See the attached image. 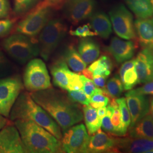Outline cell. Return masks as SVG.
Masks as SVG:
<instances>
[{"label":"cell","instance_id":"cell-18","mask_svg":"<svg viewBox=\"0 0 153 153\" xmlns=\"http://www.w3.org/2000/svg\"><path fill=\"white\" fill-rule=\"evenodd\" d=\"M138 42L142 47H153V16L134 22Z\"/></svg>","mask_w":153,"mask_h":153},{"label":"cell","instance_id":"cell-33","mask_svg":"<svg viewBox=\"0 0 153 153\" xmlns=\"http://www.w3.org/2000/svg\"><path fill=\"white\" fill-rule=\"evenodd\" d=\"M68 76L69 79V84L67 91L73 90H81L83 88V81L82 76L74 71H69L68 73Z\"/></svg>","mask_w":153,"mask_h":153},{"label":"cell","instance_id":"cell-13","mask_svg":"<svg viewBox=\"0 0 153 153\" xmlns=\"http://www.w3.org/2000/svg\"><path fill=\"white\" fill-rule=\"evenodd\" d=\"M95 8L94 0H67L64 10L68 19L76 24L90 18Z\"/></svg>","mask_w":153,"mask_h":153},{"label":"cell","instance_id":"cell-40","mask_svg":"<svg viewBox=\"0 0 153 153\" xmlns=\"http://www.w3.org/2000/svg\"><path fill=\"white\" fill-rule=\"evenodd\" d=\"M10 11V5L8 0H0V19L8 16Z\"/></svg>","mask_w":153,"mask_h":153},{"label":"cell","instance_id":"cell-47","mask_svg":"<svg viewBox=\"0 0 153 153\" xmlns=\"http://www.w3.org/2000/svg\"><path fill=\"white\" fill-rule=\"evenodd\" d=\"M149 114L151 115L153 118V97L152 98L150 102V109H149Z\"/></svg>","mask_w":153,"mask_h":153},{"label":"cell","instance_id":"cell-43","mask_svg":"<svg viewBox=\"0 0 153 153\" xmlns=\"http://www.w3.org/2000/svg\"><path fill=\"white\" fill-rule=\"evenodd\" d=\"M64 0H44L38 6L43 7H56L60 5Z\"/></svg>","mask_w":153,"mask_h":153},{"label":"cell","instance_id":"cell-22","mask_svg":"<svg viewBox=\"0 0 153 153\" xmlns=\"http://www.w3.org/2000/svg\"><path fill=\"white\" fill-rule=\"evenodd\" d=\"M131 137L153 140V118L149 113L132 127L129 128Z\"/></svg>","mask_w":153,"mask_h":153},{"label":"cell","instance_id":"cell-46","mask_svg":"<svg viewBox=\"0 0 153 153\" xmlns=\"http://www.w3.org/2000/svg\"><path fill=\"white\" fill-rule=\"evenodd\" d=\"M97 114L100 120H102V119L104 117V116L106 114V107H102L97 109Z\"/></svg>","mask_w":153,"mask_h":153},{"label":"cell","instance_id":"cell-34","mask_svg":"<svg viewBox=\"0 0 153 153\" xmlns=\"http://www.w3.org/2000/svg\"><path fill=\"white\" fill-rule=\"evenodd\" d=\"M68 92V96L74 102L83 105H88L90 104V98L88 97L82 89L69 91Z\"/></svg>","mask_w":153,"mask_h":153},{"label":"cell","instance_id":"cell-41","mask_svg":"<svg viewBox=\"0 0 153 153\" xmlns=\"http://www.w3.org/2000/svg\"><path fill=\"white\" fill-rule=\"evenodd\" d=\"M135 59H133L131 60H129L126 61L124 62V63L121 65V66L119 69V76L120 78V79L122 78V77L123 76L124 73L126 72V71H127L128 69L131 68L132 67L135 66Z\"/></svg>","mask_w":153,"mask_h":153},{"label":"cell","instance_id":"cell-30","mask_svg":"<svg viewBox=\"0 0 153 153\" xmlns=\"http://www.w3.org/2000/svg\"><path fill=\"white\" fill-rule=\"evenodd\" d=\"M121 80L124 90L129 91L134 88L138 83V76L135 66L126 71Z\"/></svg>","mask_w":153,"mask_h":153},{"label":"cell","instance_id":"cell-9","mask_svg":"<svg viewBox=\"0 0 153 153\" xmlns=\"http://www.w3.org/2000/svg\"><path fill=\"white\" fill-rule=\"evenodd\" d=\"M51 15V8L36 6L35 9L18 23L16 32L33 38L40 33Z\"/></svg>","mask_w":153,"mask_h":153},{"label":"cell","instance_id":"cell-21","mask_svg":"<svg viewBox=\"0 0 153 153\" xmlns=\"http://www.w3.org/2000/svg\"><path fill=\"white\" fill-rule=\"evenodd\" d=\"M78 51L87 65L96 60L98 58L100 52L98 43L94 40L88 38L80 40L78 45Z\"/></svg>","mask_w":153,"mask_h":153},{"label":"cell","instance_id":"cell-8","mask_svg":"<svg viewBox=\"0 0 153 153\" xmlns=\"http://www.w3.org/2000/svg\"><path fill=\"white\" fill-rule=\"evenodd\" d=\"M24 88L19 76L0 78V114L9 117L11 108Z\"/></svg>","mask_w":153,"mask_h":153},{"label":"cell","instance_id":"cell-4","mask_svg":"<svg viewBox=\"0 0 153 153\" xmlns=\"http://www.w3.org/2000/svg\"><path fill=\"white\" fill-rule=\"evenodd\" d=\"M2 46L6 53L20 64H25L40 54L39 44L31 37L17 33L6 38Z\"/></svg>","mask_w":153,"mask_h":153},{"label":"cell","instance_id":"cell-39","mask_svg":"<svg viewBox=\"0 0 153 153\" xmlns=\"http://www.w3.org/2000/svg\"><path fill=\"white\" fill-rule=\"evenodd\" d=\"M14 22L11 19H0V37L7 35L11 31Z\"/></svg>","mask_w":153,"mask_h":153},{"label":"cell","instance_id":"cell-5","mask_svg":"<svg viewBox=\"0 0 153 153\" xmlns=\"http://www.w3.org/2000/svg\"><path fill=\"white\" fill-rule=\"evenodd\" d=\"M67 32L65 23L60 19L49 20L40 32L39 38L40 55L48 61L55 52Z\"/></svg>","mask_w":153,"mask_h":153},{"label":"cell","instance_id":"cell-6","mask_svg":"<svg viewBox=\"0 0 153 153\" xmlns=\"http://www.w3.org/2000/svg\"><path fill=\"white\" fill-rule=\"evenodd\" d=\"M23 85L31 93L51 88L48 71L41 59H33L28 62L23 74Z\"/></svg>","mask_w":153,"mask_h":153},{"label":"cell","instance_id":"cell-38","mask_svg":"<svg viewBox=\"0 0 153 153\" xmlns=\"http://www.w3.org/2000/svg\"><path fill=\"white\" fill-rule=\"evenodd\" d=\"M81 76H82V81H83L82 90L88 97L90 98L95 92L97 86L94 84L92 79L86 78V76H84L82 74Z\"/></svg>","mask_w":153,"mask_h":153},{"label":"cell","instance_id":"cell-27","mask_svg":"<svg viewBox=\"0 0 153 153\" xmlns=\"http://www.w3.org/2000/svg\"><path fill=\"white\" fill-rule=\"evenodd\" d=\"M105 88H96L95 92L90 98V105L95 109L107 106L111 99Z\"/></svg>","mask_w":153,"mask_h":153},{"label":"cell","instance_id":"cell-36","mask_svg":"<svg viewBox=\"0 0 153 153\" xmlns=\"http://www.w3.org/2000/svg\"><path fill=\"white\" fill-rule=\"evenodd\" d=\"M70 33L73 36L82 38H88L97 35L95 32L93 30L90 24H86L79 26L76 30L71 31Z\"/></svg>","mask_w":153,"mask_h":153},{"label":"cell","instance_id":"cell-17","mask_svg":"<svg viewBox=\"0 0 153 153\" xmlns=\"http://www.w3.org/2000/svg\"><path fill=\"white\" fill-rule=\"evenodd\" d=\"M120 152L153 153V140L127 137L119 138Z\"/></svg>","mask_w":153,"mask_h":153},{"label":"cell","instance_id":"cell-29","mask_svg":"<svg viewBox=\"0 0 153 153\" xmlns=\"http://www.w3.org/2000/svg\"><path fill=\"white\" fill-rule=\"evenodd\" d=\"M105 88L111 98H119L124 91L123 83L119 76L116 75L108 79Z\"/></svg>","mask_w":153,"mask_h":153},{"label":"cell","instance_id":"cell-15","mask_svg":"<svg viewBox=\"0 0 153 153\" xmlns=\"http://www.w3.org/2000/svg\"><path fill=\"white\" fill-rule=\"evenodd\" d=\"M138 83L145 84L153 81V47H143L135 59Z\"/></svg>","mask_w":153,"mask_h":153},{"label":"cell","instance_id":"cell-23","mask_svg":"<svg viewBox=\"0 0 153 153\" xmlns=\"http://www.w3.org/2000/svg\"><path fill=\"white\" fill-rule=\"evenodd\" d=\"M62 59L66 64L74 72H82L86 68L87 64L83 60L78 51L72 45L66 48Z\"/></svg>","mask_w":153,"mask_h":153},{"label":"cell","instance_id":"cell-28","mask_svg":"<svg viewBox=\"0 0 153 153\" xmlns=\"http://www.w3.org/2000/svg\"><path fill=\"white\" fill-rule=\"evenodd\" d=\"M116 101L119 105V108L120 113L121 120L123 127V131L125 136L127 133L129 126L131 125V115L125 98L116 99Z\"/></svg>","mask_w":153,"mask_h":153},{"label":"cell","instance_id":"cell-1","mask_svg":"<svg viewBox=\"0 0 153 153\" xmlns=\"http://www.w3.org/2000/svg\"><path fill=\"white\" fill-rule=\"evenodd\" d=\"M35 102L45 110L60 126L62 131L81 122L83 114L78 103L68 95L50 88L30 93Z\"/></svg>","mask_w":153,"mask_h":153},{"label":"cell","instance_id":"cell-26","mask_svg":"<svg viewBox=\"0 0 153 153\" xmlns=\"http://www.w3.org/2000/svg\"><path fill=\"white\" fill-rule=\"evenodd\" d=\"M113 68V63L108 56L102 55L97 60L93 61L88 69L93 73V76H102L107 78Z\"/></svg>","mask_w":153,"mask_h":153},{"label":"cell","instance_id":"cell-35","mask_svg":"<svg viewBox=\"0 0 153 153\" xmlns=\"http://www.w3.org/2000/svg\"><path fill=\"white\" fill-rule=\"evenodd\" d=\"M111 122L114 127V136H124L122 123L121 120L120 113L119 107L114 108V112L111 117Z\"/></svg>","mask_w":153,"mask_h":153},{"label":"cell","instance_id":"cell-31","mask_svg":"<svg viewBox=\"0 0 153 153\" xmlns=\"http://www.w3.org/2000/svg\"><path fill=\"white\" fill-rule=\"evenodd\" d=\"M14 67L0 49V78L10 76L14 72Z\"/></svg>","mask_w":153,"mask_h":153},{"label":"cell","instance_id":"cell-14","mask_svg":"<svg viewBox=\"0 0 153 153\" xmlns=\"http://www.w3.org/2000/svg\"><path fill=\"white\" fill-rule=\"evenodd\" d=\"M26 150L16 126L9 124L0 131V153H25Z\"/></svg>","mask_w":153,"mask_h":153},{"label":"cell","instance_id":"cell-10","mask_svg":"<svg viewBox=\"0 0 153 153\" xmlns=\"http://www.w3.org/2000/svg\"><path fill=\"white\" fill-rule=\"evenodd\" d=\"M90 136L83 124L71 126L64 131L61 140L62 152L87 153Z\"/></svg>","mask_w":153,"mask_h":153},{"label":"cell","instance_id":"cell-45","mask_svg":"<svg viewBox=\"0 0 153 153\" xmlns=\"http://www.w3.org/2000/svg\"><path fill=\"white\" fill-rule=\"evenodd\" d=\"M10 124L9 121L6 117L0 114V131L3 129L5 126Z\"/></svg>","mask_w":153,"mask_h":153},{"label":"cell","instance_id":"cell-48","mask_svg":"<svg viewBox=\"0 0 153 153\" xmlns=\"http://www.w3.org/2000/svg\"><path fill=\"white\" fill-rule=\"evenodd\" d=\"M150 2H151V4H152L153 7V0H150Z\"/></svg>","mask_w":153,"mask_h":153},{"label":"cell","instance_id":"cell-11","mask_svg":"<svg viewBox=\"0 0 153 153\" xmlns=\"http://www.w3.org/2000/svg\"><path fill=\"white\" fill-rule=\"evenodd\" d=\"M146 95L136 89L126 93V102L131 117L129 127L133 126L149 113L150 102Z\"/></svg>","mask_w":153,"mask_h":153},{"label":"cell","instance_id":"cell-42","mask_svg":"<svg viewBox=\"0 0 153 153\" xmlns=\"http://www.w3.org/2000/svg\"><path fill=\"white\" fill-rule=\"evenodd\" d=\"M136 90L139 93H142L145 95H153V81L152 82L145 83L141 88H136Z\"/></svg>","mask_w":153,"mask_h":153},{"label":"cell","instance_id":"cell-16","mask_svg":"<svg viewBox=\"0 0 153 153\" xmlns=\"http://www.w3.org/2000/svg\"><path fill=\"white\" fill-rule=\"evenodd\" d=\"M137 48L136 43L131 40H123L117 37L111 39L107 50L119 64L131 60Z\"/></svg>","mask_w":153,"mask_h":153},{"label":"cell","instance_id":"cell-32","mask_svg":"<svg viewBox=\"0 0 153 153\" xmlns=\"http://www.w3.org/2000/svg\"><path fill=\"white\" fill-rule=\"evenodd\" d=\"M114 112V108L108 104L106 107V114L102 120L101 126L103 130L106 133L114 135V127L111 122V117Z\"/></svg>","mask_w":153,"mask_h":153},{"label":"cell","instance_id":"cell-37","mask_svg":"<svg viewBox=\"0 0 153 153\" xmlns=\"http://www.w3.org/2000/svg\"><path fill=\"white\" fill-rule=\"evenodd\" d=\"M37 0H14V11L16 14L27 12L35 4Z\"/></svg>","mask_w":153,"mask_h":153},{"label":"cell","instance_id":"cell-2","mask_svg":"<svg viewBox=\"0 0 153 153\" xmlns=\"http://www.w3.org/2000/svg\"><path fill=\"white\" fill-rule=\"evenodd\" d=\"M14 125L20 134L26 153L62 152L60 140L32 121L16 120Z\"/></svg>","mask_w":153,"mask_h":153},{"label":"cell","instance_id":"cell-3","mask_svg":"<svg viewBox=\"0 0 153 153\" xmlns=\"http://www.w3.org/2000/svg\"><path fill=\"white\" fill-rule=\"evenodd\" d=\"M10 119L32 121L44 128L60 140L62 136L60 126L40 105L34 101L30 93L22 92L10 113Z\"/></svg>","mask_w":153,"mask_h":153},{"label":"cell","instance_id":"cell-19","mask_svg":"<svg viewBox=\"0 0 153 153\" xmlns=\"http://www.w3.org/2000/svg\"><path fill=\"white\" fill-rule=\"evenodd\" d=\"M93 30L100 38H108L112 31V23L110 18L103 11H97L90 16V24Z\"/></svg>","mask_w":153,"mask_h":153},{"label":"cell","instance_id":"cell-25","mask_svg":"<svg viewBox=\"0 0 153 153\" xmlns=\"http://www.w3.org/2000/svg\"><path fill=\"white\" fill-rule=\"evenodd\" d=\"M83 117L88 132L90 135H92L100 129L102 120L99 118L97 109L91 107L90 104L85 105L83 108Z\"/></svg>","mask_w":153,"mask_h":153},{"label":"cell","instance_id":"cell-12","mask_svg":"<svg viewBox=\"0 0 153 153\" xmlns=\"http://www.w3.org/2000/svg\"><path fill=\"white\" fill-rule=\"evenodd\" d=\"M119 137L105 133L99 129L90 137L87 153H119Z\"/></svg>","mask_w":153,"mask_h":153},{"label":"cell","instance_id":"cell-7","mask_svg":"<svg viewBox=\"0 0 153 153\" xmlns=\"http://www.w3.org/2000/svg\"><path fill=\"white\" fill-rule=\"evenodd\" d=\"M109 16L113 29L118 36L126 40L137 38L132 14L123 4L114 6Z\"/></svg>","mask_w":153,"mask_h":153},{"label":"cell","instance_id":"cell-20","mask_svg":"<svg viewBox=\"0 0 153 153\" xmlns=\"http://www.w3.org/2000/svg\"><path fill=\"white\" fill-rule=\"evenodd\" d=\"M50 71L55 86L67 91L69 84L68 73L70 70L62 57L53 62Z\"/></svg>","mask_w":153,"mask_h":153},{"label":"cell","instance_id":"cell-24","mask_svg":"<svg viewBox=\"0 0 153 153\" xmlns=\"http://www.w3.org/2000/svg\"><path fill=\"white\" fill-rule=\"evenodd\" d=\"M129 9L137 19L153 16V7L150 0H125Z\"/></svg>","mask_w":153,"mask_h":153},{"label":"cell","instance_id":"cell-44","mask_svg":"<svg viewBox=\"0 0 153 153\" xmlns=\"http://www.w3.org/2000/svg\"><path fill=\"white\" fill-rule=\"evenodd\" d=\"M106 77L102 76H93V82L97 88H105Z\"/></svg>","mask_w":153,"mask_h":153}]
</instances>
